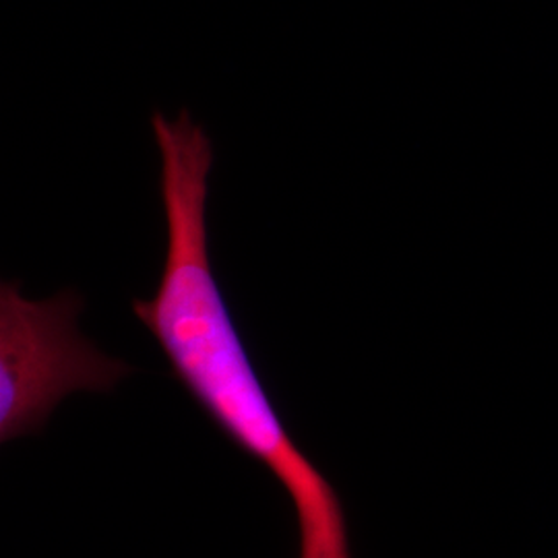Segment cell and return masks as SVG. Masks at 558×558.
<instances>
[{
    "label": "cell",
    "mask_w": 558,
    "mask_h": 558,
    "mask_svg": "<svg viewBox=\"0 0 558 558\" xmlns=\"http://www.w3.org/2000/svg\"><path fill=\"white\" fill-rule=\"evenodd\" d=\"M83 300L64 290L27 300L17 281L0 283V440L38 433L62 399L75 391L108 393L131 375L83 338Z\"/></svg>",
    "instance_id": "obj_2"
},
{
    "label": "cell",
    "mask_w": 558,
    "mask_h": 558,
    "mask_svg": "<svg viewBox=\"0 0 558 558\" xmlns=\"http://www.w3.org/2000/svg\"><path fill=\"white\" fill-rule=\"evenodd\" d=\"M151 129L168 246L154 299L133 300V313L203 412L283 486L299 521V558H352L343 502L286 430L214 274L207 232L211 141L186 110L177 120L156 112Z\"/></svg>",
    "instance_id": "obj_1"
}]
</instances>
